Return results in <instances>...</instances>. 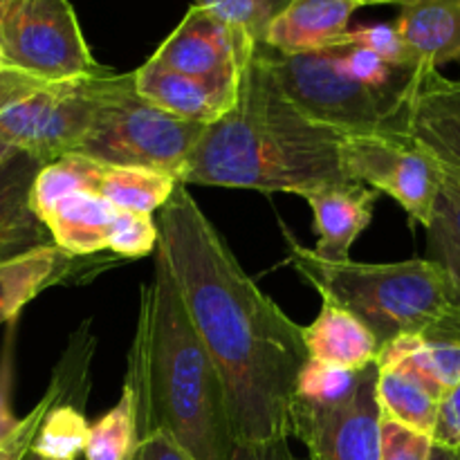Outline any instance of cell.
I'll return each mask as SVG.
<instances>
[{
	"instance_id": "d6986e66",
	"label": "cell",
	"mask_w": 460,
	"mask_h": 460,
	"mask_svg": "<svg viewBox=\"0 0 460 460\" xmlns=\"http://www.w3.org/2000/svg\"><path fill=\"white\" fill-rule=\"evenodd\" d=\"M135 85L137 93L153 106L196 124H211L234 106V99L225 97L211 85L169 70L153 58L135 70Z\"/></svg>"
},
{
	"instance_id": "ac0fdd59",
	"label": "cell",
	"mask_w": 460,
	"mask_h": 460,
	"mask_svg": "<svg viewBox=\"0 0 460 460\" xmlns=\"http://www.w3.org/2000/svg\"><path fill=\"white\" fill-rule=\"evenodd\" d=\"M394 25L416 66L460 61V0H409Z\"/></svg>"
},
{
	"instance_id": "74e56055",
	"label": "cell",
	"mask_w": 460,
	"mask_h": 460,
	"mask_svg": "<svg viewBox=\"0 0 460 460\" xmlns=\"http://www.w3.org/2000/svg\"><path fill=\"white\" fill-rule=\"evenodd\" d=\"M270 3H272L274 12H281V9L286 7L290 0H270ZM394 3L395 0H364V4H367V7H373V4H394Z\"/></svg>"
},
{
	"instance_id": "9c48e42d",
	"label": "cell",
	"mask_w": 460,
	"mask_h": 460,
	"mask_svg": "<svg viewBox=\"0 0 460 460\" xmlns=\"http://www.w3.org/2000/svg\"><path fill=\"white\" fill-rule=\"evenodd\" d=\"M90 76L45 84L0 112V142L27 153L43 166L76 153L94 115Z\"/></svg>"
},
{
	"instance_id": "d6a6232c",
	"label": "cell",
	"mask_w": 460,
	"mask_h": 460,
	"mask_svg": "<svg viewBox=\"0 0 460 460\" xmlns=\"http://www.w3.org/2000/svg\"><path fill=\"white\" fill-rule=\"evenodd\" d=\"M431 440L436 445L460 452V382L440 402Z\"/></svg>"
},
{
	"instance_id": "7bdbcfd3",
	"label": "cell",
	"mask_w": 460,
	"mask_h": 460,
	"mask_svg": "<svg viewBox=\"0 0 460 460\" xmlns=\"http://www.w3.org/2000/svg\"><path fill=\"white\" fill-rule=\"evenodd\" d=\"M0 67H4V63H3V57H0Z\"/></svg>"
},
{
	"instance_id": "f1b7e54d",
	"label": "cell",
	"mask_w": 460,
	"mask_h": 460,
	"mask_svg": "<svg viewBox=\"0 0 460 460\" xmlns=\"http://www.w3.org/2000/svg\"><path fill=\"white\" fill-rule=\"evenodd\" d=\"M431 436L413 431L391 418L380 420V460H429Z\"/></svg>"
},
{
	"instance_id": "2e32d148",
	"label": "cell",
	"mask_w": 460,
	"mask_h": 460,
	"mask_svg": "<svg viewBox=\"0 0 460 460\" xmlns=\"http://www.w3.org/2000/svg\"><path fill=\"white\" fill-rule=\"evenodd\" d=\"M40 166L39 160L21 151L0 164V265L52 243L30 205L31 184Z\"/></svg>"
},
{
	"instance_id": "277c9868",
	"label": "cell",
	"mask_w": 460,
	"mask_h": 460,
	"mask_svg": "<svg viewBox=\"0 0 460 460\" xmlns=\"http://www.w3.org/2000/svg\"><path fill=\"white\" fill-rule=\"evenodd\" d=\"M290 263L323 301L353 313L380 349L398 337L460 344V301L452 277L431 259L400 263H328L283 229Z\"/></svg>"
},
{
	"instance_id": "7402d4cb",
	"label": "cell",
	"mask_w": 460,
	"mask_h": 460,
	"mask_svg": "<svg viewBox=\"0 0 460 460\" xmlns=\"http://www.w3.org/2000/svg\"><path fill=\"white\" fill-rule=\"evenodd\" d=\"M376 394L382 416L420 434H434L443 400L416 373L404 367L377 368Z\"/></svg>"
},
{
	"instance_id": "8d00e7d4",
	"label": "cell",
	"mask_w": 460,
	"mask_h": 460,
	"mask_svg": "<svg viewBox=\"0 0 460 460\" xmlns=\"http://www.w3.org/2000/svg\"><path fill=\"white\" fill-rule=\"evenodd\" d=\"M429 460H460V452H454V449L443 447V445H431Z\"/></svg>"
},
{
	"instance_id": "6da1fadb",
	"label": "cell",
	"mask_w": 460,
	"mask_h": 460,
	"mask_svg": "<svg viewBox=\"0 0 460 460\" xmlns=\"http://www.w3.org/2000/svg\"><path fill=\"white\" fill-rule=\"evenodd\" d=\"M157 247L220 373L234 445L290 438L296 380L308 362L304 326L247 277L187 184L157 214Z\"/></svg>"
},
{
	"instance_id": "5bb4252c",
	"label": "cell",
	"mask_w": 460,
	"mask_h": 460,
	"mask_svg": "<svg viewBox=\"0 0 460 460\" xmlns=\"http://www.w3.org/2000/svg\"><path fill=\"white\" fill-rule=\"evenodd\" d=\"M364 0H290L274 13L263 43L281 54H305L344 43L350 16Z\"/></svg>"
},
{
	"instance_id": "7a4b0ae2",
	"label": "cell",
	"mask_w": 460,
	"mask_h": 460,
	"mask_svg": "<svg viewBox=\"0 0 460 460\" xmlns=\"http://www.w3.org/2000/svg\"><path fill=\"white\" fill-rule=\"evenodd\" d=\"M142 290L124 389L133 395L139 438L164 431L191 460H227L234 447L220 373L189 319L157 247Z\"/></svg>"
},
{
	"instance_id": "ba28073f",
	"label": "cell",
	"mask_w": 460,
	"mask_h": 460,
	"mask_svg": "<svg viewBox=\"0 0 460 460\" xmlns=\"http://www.w3.org/2000/svg\"><path fill=\"white\" fill-rule=\"evenodd\" d=\"M341 169L350 182H362L394 198L411 220L429 227L440 191V171L425 151L398 130L346 133L340 146Z\"/></svg>"
},
{
	"instance_id": "9a60e30c",
	"label": "cell",
	"mask_w": 460,
	"mask_h": 460,
	"mask_svg": "<svg viewBox=\"0 0 460 460\" xmlns=\"http://www.w3.org/2000/svg\"><path fill=\"white\" fill-rule=\"evenodd\" d=\"M90 259L72 256L49 243L0 265V326L16 322L18 313L48 288L61 286L76 274L85 277L88 268H103Z\"/></svg>"
},
{
	"instance_id": "8fae6325",
	"label": "cell",
	"mask_w": 460,
	"mask_h": 460,
	"mask_svg": "<svg viewBox=\"0 0 460 460\" xmlns=\"http://www.w3.org/2000/svg\"><path fill=\"white\" fill-rule=\"evenodd\" d=\"M377 367L349 400L337 404H308L295 400L290 436L308 447L313 460H380Z\"/></svg>"
},
{
	"instance_id": "d4e9b609",
	"label": "cell",
	"mask_w": 460,
	"mask_h": 460,
	"mask_svg": "<svg viewBox=\"0 0 460 460\" xmlns=\"http://www.w3.org/2000/svg\"><path fill=\"white\" fill-rule=\"evenodd\" d=\"M440 171V191L434 220L427 227V259L443 265L449 274L460 272V178Z\"/></svg>"
},
{
	"instance_id": "e575fe53",
	"label": "cell",
	"mask_w": 460,
	"mask_h": 460,
	"mask_svg": "<svg viewBox=\"0 0 460 460\" xmlns=\"http://www.w3.org/2000/svg\"><path fill=\"white\" fill-rule=\"evenodd\" d=\"M133 460H191L164 431H151L142 436Z\"/></svg>"
},
{
	"instance_id": "1f68e13d",
	"label": "cell",
	"mask_w": 460,
	"mask_h": 460,
	"mask_svg": "<svg viewBox=\"0 0 460 460\" xmlns=\"http://www.w3.org/2000/svg\"><path fill=\"white\" fill-rule=\"evenodd\" d=\"M12 389H13V331H9L0 355V443L13 434L18 418L12 413Z\"/></svg>"
},
{
	"instance_id": "ab89813d",
	"label": "cell",
	"mask_w": 460,
	"mask_h": 460,
	"mask_svg": "<svg viewBox=\"0 0 460 460\" xmlns=\"http://www.w3.org/2000/svg\"><path fill=\"white\" fill-rule=\"evenodd\" d=\"M12 3H13V0H0V18H3L4 12H7V9L12 7Z\"/></svg>"
},
{
	"instance_id": "cb8c5ba5",
	"label": "cell",
	"mask_w": 460,
	"mask_h": 460,
	"mask_svg": "<svg viewBox=\"0 0 460 460\" xmlns=\"http://www.w3.org/2000/svg\"><path fill=\"white\" fill-rule=\"evenodd\" d=\"M137 445V411L133 395L124 389L119 402L90 425L84 456L85 460H133Z\"/></svg>"
},
{
	"instance_id": "f35d334b",
	"label": "cell",
	"mask_w": 460,
	"mask_h": 460,
	"mask_svg": "<svg viewBox=\"0 0 460 460\" xmlns=\"http://www.w3.org/2000/svg\"><path fill=\"white\" fill-rule=\"evenodd\" d=\"M13 153H18L16 148H12V146H7V144L0 142V164H4V162H7Z\"/></svg>"
},
{
	"instance_id": "ffe728a7",
	"label": "cell",
	"mask_w": 460,
	"mask_h": 460,
	"mask_svg": "<svg viewBox=\"0 0 460 460\" xmlns=\"http://www.w3.org/2000/svg\"><path fill=\"white\" fill-rule=\"evenodd\" d=\"M308 359L359 371L376 364L380 344L376 335L346 308L323 301L322 313L304 328Z\"/></svg>"
},
{
	"instance_id": "603a6c76",
	"label": "cell",
	"mask_w": 460,
	"mask_h": 460,
	"mask_svg": "<svg viewBox=\"0 0 460 460\" xmlns=\"http://www.w3.org/2000/svg\"><path fill=\"white\" fill-rule=\"evenodd\" d=\"M178 184V180L160 171L99 164L97 193L111 200L117 209L155 214L166 205Z\"/></svg>"
},
{
	"instance_id": "3957f363",
	"label": "cell",
	"mask_w": 460,
	"mask_h": 460,
	"mask_svg": "<svg viewBox=\"0 0 460 460\" xmlns=\"http://www.w3.org/2000/svg\"><path fill=\"white\" fill-rule=\"evenodd\" d=\"M344 135L301 115L274 84L254 45L236 102L205 126L182 184L304 198L317 189L350 182L340 155Z\"/></svg>"
},
{
	"instance_id": "836d02e7",
	"label": "cell",
	"mask_w": 460,
	"mask_h": 460,
	"mask_svg": "<svg viewBox=\"0 0 460 460\" xmlns=\"http://www.w3.org/2000/svg\"><path fill=\"white\" fill-rule=\"evenodd\" d=\"M40 85L45 84L22 75V72L12 70V67H0V112H4L16 102L25 99L27 94L36 93Z\"/></svg>"
},
{
	"instance_id": "5b68a950",
	"label": "cell",
	"mask_w": 460,
	"mask_h": 460,
	"mask_svg": "<svg viewBox=\"0 0 460 460\" xmlns=\"http://www.w3.org/2000/svg\"><path fill=\"white\" fill-rule=\"evenodd\" d=\"M94 115L76 153L108 166L160 171L182 182L205 124L184 121L137 93L135 70L117 75L103 67L90 76Z\"/></svg>"
},
{
	"instance_id": "44dd1931",
	"label": "cell",
	"mask_w": 460,
	"mask_h": 460,
	"mask_svg": "<svg viewBox=\"0 0 460 460\" xmlns=\"http://www.w3.org/2000/svg\"><path fill=\"white\" fill-rule=\"evenodd\" d=\"M376 367L409 368L443 400L460 382V344L429 341L422 337H398L382 346Z\"/></svg>"
},
{
	"instance_id": "4316f807",
	"label": "cell",
	"mask_w": 460,
	"mask_h": 460,
	"mask_svg": "<svg viewBox=\"0 0 460 460\" xmlns=\"http://www.w3.org/2000/svg\"><path fill=\"white\" fill-rule=\"evenodd\" d=\"M193 4L207 9L211 16L247 36L252 43H263L277 13L270 0H193Z\"/></svg>"
},
{
	"instance_id": "b9f144b4",
	"label": "cell",
	"mask_w": 460,
	"mask_h": 460,
	"mask_svg": "<svg viewBox=\"0 0 460 460\" xmlns=\"http://www.w3.org/2000/svg\"><path fill=\"white\" fill-rule=\"evenodd\" d=\"M21 460H43V458H40V456H36V454H34V452H31V449H30V452H27V454H25V456H22Z\"/></svg>"
},
{
	"instance_id": "52a82bcc",
	"label": "cell",
	"mask_w": 460,
	"mask_h": 460,
	"mask_svg": "<svg viewBox=\"0 0 460 460\" xmlns=\"http://www.w3.org/2000/svg\"><path fill=\"white\" fill-rule=\"evenodd\" d=\"M4 67L40 84H66L103 67L90 54L70 0H13L0 18Z\"/></svg>"
},
{
	"instance_id": "83f0119b",
	"label": "cell",
	"mask_w": 460,
	"mask_h": 460,
	"mask_svg": "<svg viewBox=\"0 0 460 460\" xmlns=\"http://www.w3.org/2000/svg\"><path fill=\"white\" fill-rule=\"evenodd\" d=\"M155 250L157 223L153 220V214L119 209L111 238H108V252L121 259H139V256L153 254Z\"/></svg>"
},
{
	"instance_id": "d590c367",
	"label": "cell",
	"mask_w": 460,
	"mask_h": 460,
	"mask_svg": "<svg viewBox=\"0 0 460 460\" xmlns=\"http://www.w3.org/2000/svg\"><path fill=\"white\" fill-rule=\"evenodd\" d=\"M227 460H301L292 454L288 438L272 440V443H236L229 452Z\"/></svg>"
},
{
	"instance_id": "60d3db41",
	"label": "cell",
	"mask_w": 460,
	"mask_h": 460,
	"mask_svg": "<svg viewBox=\"0 0 460 460\" xmlns=\"http://www.w3.org/2000/svg\"><path fill=\"white\" fill-rule=\"evenodd\" d=\"M449 277H452L454 288H456V296H458V301H460V272L458 274H449Z\"/></svg>"
},
{
	"instance_id": "7c38bea8",
	"label": "cell",
	"mask_w": 460,
	"mask_h": 460,
	"mask_svg": "<svg viewBox=\"0 0 460 460\" xmlns=\"http://www.w3.org/2000/svg\"><path fill=\"white\" fill-rule=\"evenodd\" d=\"M391 130L425 151L438 169L460 178V79H449L438 67L418 66Z\"/></svg>"
},
{
	"instance_id": "4dcf8cb0",
	"label": "cell",
	"mask_w": 460,
	"mask_h": 460,
	"mask_svg": "<svg viewBox=\"0 0 460 460\" xmlns=\"http://www.w3.org/2000/svg\"><path fill=\"white\" fill-rule=\"evenodd\" d=\"M52 398L54 385L49 382L48 391H45V395L40 398V402L36 404L25 418H21V422H18V427L13 429V434L9 436L4 443H0V460H21L27 452H30L31 440H34L36 431H39V425L40 420H43L45 411H48L49 404H52Z\"/></svg>"
},
{
	"instance_id": "484cf974",
	"label": "cell",
	"mask_w": 460,
	"mask_h": 460,
	"mask_svg": "<svg viewBox=\"0 0 460 460\" xmlns=\"http://www.w3.org/2000/svg\"><path fill=\"white\" fill-rule=\"evenodd\" d=\"M373 368H376V364L359 368V371H350V368L331 367V364L308 359L305 367L301 368L299 380H296L295 400L308 404L344 402L364 385Z\"/></svg>"
},
{
	"instance_id": "4fadbf2b",
	"label": "cell",
	"mask_w": 460,
	"mask_h": 460,
	"mask_svg": "<svg viewBox=\"0 0 460 460\" xmlns=\"http://www.w3.org/2000/svg\"><path fill=\"white\" fill-rule=\"evenodd\" d=\"M304 200L313 211V227L317 234L313 254L328 263L349 261L350 245L373 220L376 189L362 182H341L305 193Z\"/></svg>"
},
{
	"instance_id": "8992f818",
	"label": "cell",
	"mask_w": 460,
	"mask_h": 460,
	"mask_svg": "<svg viewBox=\"0 0 460 460\" xmlns=\"http://www.w3.org/2000/svg\"><path fill=\"white\" fill-rule=\"evenodd\" d=\"M256 54L288 102L317 124L341 133H376L389 130L398 119L404 93L355 79L341 66L337 45L319 52L281 54L256 43Z\"/></svg>"
},
{
	"instance_id": "30bf717a",
	"label": "cell",
	"mask_w": 460,
	"mask_h": 460,
	"mask_svg": "<svg viewBox=\"0 0 460 460\" xmlns=\"http://www.w3.org/2000/svg\"><path fill=\"white\" fill-rule=\"evenodd\" d=\"M254 45L207 9L193 4L151 58L169 70L211 85L236 102L243 70Z\"/></svg>"
},
{
	"instance_id": "e0dca14e",
	"label": "cell",
	"mask_w": 460,
	"mask_h": 460,
	"mask_svg": "<svg viewBox=\"0 0 460 460\" xmlns=\"http://www.w3.org/2000/svg\"><path fill=\"white\" fill-rule=\"evenodd\" d=\"M117 209L111 200L90 189H76L39 211V220L54 245L72 256H97L108 250Z\"/></svg>"
},
{
	"instance_id": "f546056e",
	"label": "cell",
	"mask_w": 460,
	"mask_h": 460,
	"mask_svg": "<svg viewBox=\"0 0 460 460\" xmlns=\"http://www.w3.org/2000/svg\"><path fill=\"white\" fill-rule=\"evenodd\" d=\"M349 39L355 40L358 45H362V48L371 49L373 54H377L382 61L391 63V66L407 67V70L418 67L416 63H413L409 49L404 48L398 30H395V25H391V22H380V25H367L358 27V30H350Z\"/></svg>"
}]
</instances>
